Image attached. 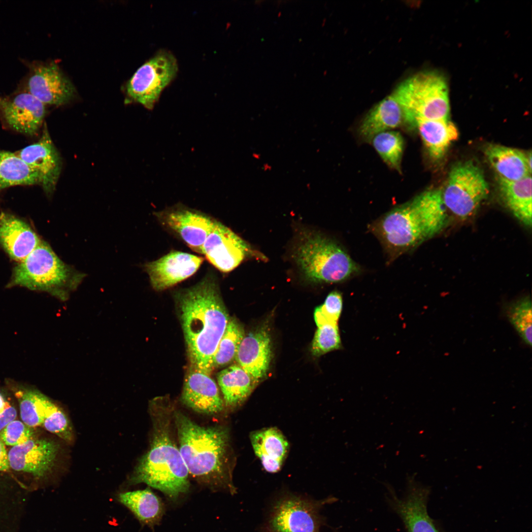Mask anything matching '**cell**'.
I'll use <instances>...</instances> for the list:
<instances>
[{"instance_id": "cell-1", "label": "cell", "mask_w": 532, "mask_h": 532, "mask_svg": "<svg viewBox=\"0 0 532 532\" xmlns=\"http://www.w3.org/2000/svg\"><path fill=\"white\" fill-rule=\"evenodd\" d=\"M175 296L190 367L209 375L217 346L230 320L218 285L207 276Z\"/></svg>"}, {"instance_id": "cell-2", "label": "cell", "mask_w": 532, "mask_h": 532, "mask_svg": "<svg viewBox=\"0 0 532 532\" xmlns=\"http://www.w3.org/2000/svg\"><path fill=\"white\" fill-rule=\"evenodd\" d=\"M153 433L150 450L141 458L131 479L144 483L171 498L189 488V471L171 433V406L157 400L151 405Z\"/></svg>"}, {"instance_id": "cell-3", "label": "cell", "mask_w": 532, "mask_h": 532, "mask_svg": "<svg viewBox=\"0 0 532 532\" xmlns=\"http://www.w3.org/2000/svg\"><path fill=\"white\" fill-rule=\"evenodd\" d=\"M173 417L179 449L189 473L210 486H230L227 430L200 426L179 411H175Z\"/></svg>"}, {"instance_id": "cell-4", "label": "cell", "mask_w": 532, "mask_h": 532, "mask_svg": "<svg viewBox=\"0 0 532 532\" xmlns=\"http://www.w3.org/2000/svg\"><path fill=\"white\" fill-rule=\"evenodd\" d=\"M293 256L303 278L311 283L342 282L360 269L335 241L309 231H302L298 236Z\"/></svg>"}, {"instance_id": "cell-5", "label": "cell", "mask_w": 532, "mask_h": 532, "mask_svg": "<svg viewBox=\"0 0 532 532\" xmlns=\"http://www.w3.org/2000/svg\"><path fill=\"white\" fill-rule=\"evenodd\" d=\"M85 275L63 262L45 241L39 245L14 269L8 287L20 286L44 291L66 300Z\"/></svg>"}, {"instance_id": "cell-6", "label": "cell", "mask_w": 532, "mask_h": 532, "mask_svg": "<svg viewBox=\"0 0 532 532\" xmlns=\"http://www.w3.org/2000/svg\"><path fill=\"white\" fill-rule=\"evenodd\" d=\"M393 96L401 106L405 123L414 128L419 120H448V86L445 78L433 71L419 72L402 82Z\"/></svg>"}, {"instance_id": "cell-7", "label": "cell", "mask_w": 532, "mask_h": 532, "mask_svg": "<svg viewBox=\"0 0 532 532\" xmlns=\"http://www.w3.org/2000/svg\"><path fill=\"white\" fill-rule=\"evenodd\" d=\"M369 229L391 260L409 252L427 239L409 201L379 218Z\"/></svg>"}, {"instance_id": "cell-8", "label": "cell", "mask_w": 532, "mask_h": 532, "mask_svg": "<svg viewBox=\"0 0 532 532\" xmlns=\"http://www.w3.org/2000/svg\"><path fill=\"white\" fill-rule=\"evenodd\" d=\"M489 189L480 167L471 161L459 163L452 168L444 189V203L449 210L461 219L476 211L488 196Z\"/></svg>"}, {"instance_id": "cell-9", "label": "cell", "mask_w": 532, "mask_h": 532, "mask_svg": "<svg viewBox=\"0 0 532 532\" xmlns=\"http://www.w3.org/2000/svg\"><path fill=\"white\" fill-rule=\"evenodd\" d=\"M177 69L174 56L168 51H159L134 73L127 84V94L135 101L151 109Z\"/></svg>"}, {"instance_id": "cell-10", "label": "cell", "mask_w": 532, "mask_h": 532, "mask_svg": "<svg viewBox=\"0 0 532 532\" xmlns=\"http://www.w3.org/2000/svg\"><path fill=\"white\" fill-rule=\"evenodd\" d=\"M202 254L223 272L231 271L248 258L263 261L266 259L232 230L216 220L203 244Z\"/></svg>"}, {"instance_id": "cell-11", "label": "cell", "mask_w": 532, "mask_h": 532, "mask_svg": "<svg viewBox=\"0 0 532 532\" xmlns=\"http://www.w3.org/2000/svg\"><path fill=\"white\" fill-rule=\"evenodd\" d=\"M21 91L27 92L45 105H60L69 101L75 89L54 63H32Z\"/></svg>"}, {"instance_id": "cell-12", "label": "cell", "mask_w": 532, "mask_h": 532, "mask_svg": "<svg viewBox=\"0 0 532 532\" xmlns=\"http://www.w3.org/2000/svg\"><path fill=\"white\" fill-rule=\"evenodd\" d=\"M155 214L162 225L176 233L190 248L202 254L203 244L215 219L180 204Z\"/></svg>"}, {"instance_id": "cell-13", "label": "cell", "mask_w": 532, "mask_h": 532, "mask_svg": "<svg viewBox=\"0 0 532 532\" xmlns=\"http://www.w3.org/2000/svg\"><path fill=\"white\" fill-rule=\"evenodd\" d=\"M45 105L29 93L21 90L9 96H0V116L11 129L33 136L43 123Z\"/></svg>"}, {"instance_id": "cell-14", "label": "cell", "mask_w": 532, "mask_h": 532, "mask_svg": "<svg viewBox=\"0 0 532 532\" xmlns=\"http://www.w3.org/2000/svg\"><path fill=\"white\" fill-rule=\"evenodd\" d=\"M391 504L402 519L408 532H440L428 514L430 490L419 484L414 476L407 477L406 496L398 498L389 487Z\"/></svg>"}, {"instance_id": "cell-15", "label": "cell", "mask_w": 532, "mask_h": 532, "mask_svg": "<svg viewBox=\"0 0 532 532\" xmlns=\"http://www.w3.org/2000/svg\"><path fill=\"white\" fill-rule=\"evenodd\" d=\"M204 258L180 251H172L147 263L144 268L154 289L160 291L172 287L193 275Z\"/></svg>"}, {"instance_id": "cell-16", "label": "cell", "mask_w": 532, "mask_h": 532, "mask_svg": "<svg viewBox=\"0 0 532 532\" xmlns=\"http://www.w3.org/2000/svg\"><path fill=\"white\" fill-rule=\"evenodd\" d=\"M272 358L270 331L263 325L244 335L235 359L237 365L259 383L266 377Z\"/></svg>"}, {"instance_id": "cell-17", "label": "cell", "mask_w": 532, "mask_h": 532, "mask_svg": "<svg viewBox=\"0 0 532 532\" xmlns=\"http://www.w3.org/2000/svg\"><path fill=\"white\" fill-rule=\"evenodd\" d=\"M16 154L40 176L41 186L47 195L56 188L62 167L60 155L54 146L46 124L39 139Z\"/></svg>"}, {"instance_id": "cell-18", "label": "cell", "mask_w": 532, "mask_h": 532, "mask_svg": "<svg viewBox=\"0 0 532 532\" xmlns=\"http://www.w3.org/2000/svg\"><path fill=\"white\" fill-rule=\"evenodd\" d=\"M58 451V445L53 441L33 438L9 450L10 468L42 477L54 466Z\"/></svg>"}, {"instance_id": "cell-19", "label": "cell", "mask_w": 532, "mask_h": 532, "mask_svg": "<svg viewBox=\"0 0 532 532\" xmlns=\"http://www.w3.org/2000/svg\"><path fill=\"white\" fill-rule=\"evenodd\" d=\"M181 400L194 411L208 415L219 413L224 407L214 380L209 375L191 367L185 379Z\"/></svg>"}, {"instance_id": "cell-20", "label": "cell", "mask_w": 532, "mask_h": 532, "mask_svg": "<svg viewBox=\"0 0 532 532\" xmlns=\"http://www.w3.org/2000/svg\"><path fill=\"white\" fill-rule=\"evenodd\" d=\"M318 524L314 508L296 497L280 501L271 520L274 532H317Z\"/></svg>"}, {"instance_id": "cell-21", "label": "cell", "mask_w": 532, "mask_h": 532, "mask_svg": "<svg viewBox=\"0 0 532 532\" xmlns=\"http://www.w3.org/2000/svg\"><path fill=\"white\" fill-rule=\"evenodd\" d=\"M41 241L25 222L10 213H0V243L12 259L22 261Z\"/></svg>"}, {"instance_id": "cell-22", "label": "cell", "mask_w": 532, "mask_h": 532, "mask_svg": "<svg viewBox=\"0 0 532 532\" xmlns=\"http://www.w3.org/2000/svg\"><path fill=\"white\" fill-rule=\"evenodd\" d=\"M250 439L255 454L264 468L270 473L279 471L289 447L283 433L276 428H267L253 432Z\"/></svg>"}, {"instance_id": "cell-23", "label": "cell", "mask_w": 532, "mask_h": 532, "mask_svg": "<svg viewBox=\"0 0 532 532\" xmlns=\"http://www.w3.org/2000/svg\"><path fill=\"white\" fill-rule=\"evenodd\" d=\"M409 201L427 239L437 234L445 228L448 216L442 198V189L426 191Z\"/></svg>"}, {"instance_id": "cell-24", "label": "cell", "mask_w": 532, "mask_h": 532, "mask_svg": "<svg viewBox=\"0 0 532 532\" xmlns=\"http://www.w3.org/2000/svg\"><path fill=\"white\" fill-rule=\"evenodd\" d=\"M490 164L498 177L508 181H517L531 175L532 154L499 145H490L485 149Z\"/></svg>"}, {"instance_id": "cell-25", "label": "cell", "mask_w": 532, "mask_h": 532, "mask_svg": "<svg viewBox=\"0 0 532 532\" xmlns=\"http://www.w3.org/2000/svg\"><path fill=\"white\" fill-rule=\"evenodd\" d=\"M405 123L403 110L393 95L377 104L361 122L360 135L371 140L376 135L397 128Z\"/></svg>"}, {"instance_id": "cell-26", "label": "cell", "mask_w": 532, "mask_h": 532, "mask_svg": "<svg viewBox=\"0 0 532 532\" xmlns=\"http://www.w3.org/2000/svg\"><path fill=\"white\" fill-rule=\"evenodd\" d=\"M500 197L507 208L521 223L532 226V177L528 175L517 181L498 178Z\"/></svg>"}, {"instance_id": "cell-27", "label": "cell", "mask_w": 532, "mask_h": 532, "mask_svg": "<svg viewBox=\"0 0 532 532\" xmlns=\"http://www.w3.org/2000/svg\"><path fill=\"white\" fill-rule=\"evenodd\" d=\"M217 380L226 406L232 409L242 404L259 383L238 365L219 372Z\"/></svg>"}, {"instance_id": "cell-28", "label": "cell", "mask_w": 532, "mask_h": 532, "mask_svg": "<svg viewBox=\"0 0 532 532\" xmlns=\"http://www.w3.org/2000/svg\"><path fill=\"white\" fill-rule=\"evenodd\" d=\"M417 128L430 157L439 160L445 155L452 142L459 135L455 125L448 120H419L416 121Z\"/></svg>"}, {"instance_id": "cell-29", "label": "cell", "mask_w": 532, "mask_h": 532, "mask_svg": "<svg viewBox=\"0 0 532 532\" xmlns=\"http://www.w3.org/2000/svg\"><path fill=\"white\" fill-rule=\"evenodd\" d=\"M38 173L16 153L0 151V190L17 185H41Z\"/></svg>"}, {"instance_id": "cell-30", "label": "cell", "mask_w": 532, "mask_h": 532, "mask_svg": "<svg viewBox=\"0 0 532 532\" xmlns=\"http://www.w3.org/2000/svg\"><path fill=\"white\" fill-rule=\"evenodd\" d=\"M118 500L146 525L157 524L162 518L163 507L161 501L149 488L121 493Z\"/></svg>"}, {"instance_id": "cell-31", "label": "cell", "mask_w": 532, "mask_h": 532, "mask_svg": "<svg viewBox=\"0 0 532 532\" xmlns=\"http://www.w3.org/2000/svg\"><path fill=\"white\" fill-rule=\"evenodd\" d=\"M9 382L19 401L20 416L23 423L32 428L42 425L46 396L35 389L16 384L12 381Z\"/></svg>"}, {"instance_id": "cell-32", "label": "cell", "mask_w": 532, "mask_h": 532, "mask_svg": "<svg viewBox=\"0 0 532 532\" xmlns=\"http://www.w3.org/2000/svg\"><path fill=\"white\" fill-rule=\"evenodd\" d=\"M372 145L384 162L391 168L400 171L404 140L398 132L388 131L375 135Z\"/></svg>"}, {"instance_id": "cell-33", "label": "cell", "mask_w": 532, "mask_h": 532, "mask_svg": "<svg viewBox=\"0 0 532 532\" xmlns=\"http://www.w3.org/2000/svg\"><path fill=\"white\" fill-rule=\"evenodd\" d=\"M244 335L240 324L235 319H230L214 356V368L227 365L235 359Z\"/></svg>"}, {"instance_id": "cell-34", "label": "cell", "mask_w": 532, "mask_h": 532, "mask_svg": "<svg viewBox=\"0 0 532 532\" xmlns=\"http://www.w3.org/2000/svg\"><path fill=\"white\" fill-rule=\"evenodd\" d=\"M505 316L524 342L532 346V302L528 297L508 305L504 310Z\"/></svg>"}, {"instance_id": "cell-35", "label": "cell", "mask_w": 532, "mask_h": 532, "mask_svg": "<svg viewBox=\"0 0 532 532\" xmlns=\"http://www.w3.org/2000/svg\"><path fill=\"white\" fill-rule=\"evenodd\" d=\"M42 425L47 431L57 434L66 442L72 441V429L66 416L47 397Z\"/></svg>"}, {"instance_id": "cell-36", "label": "cell", "mask_w": 532, "mask_h": 532, "mask_svg": "<svg viewBox=\"0 0 532 532\" xmlns=\"http://www.w3.org/2000/svg\"><path fill=\"white\" fill-rule=\"evenodd\" d=\"M311 345V352L319 357L341 348V342L336 322H328L317 326Z\"/></svg>"}, {"instance_id": "cell-37", "label": "cell", "mask_w": 532, "mask_h": 532, "mask_svg": "<svg viewBox=\"0 0 532 532\" xmlns=\"http://www.w3.org/2000/svg\"><path fill=\"white\" fill-rule=\"evenodd\" d=\"M0 438L4 445L13 447L33 438V432L32 427L15 420L0 431Z\"/></svg>"}, {"instance_id": "cell-38", "label": "cell", "mask_w": 532, "mask_h": 532, "mask_svg": "<svg viewBox=\"0 0 532 532\" xmlns=\"http://www.w3.org/2000/svg\"><path fill=\"white\" fill-rule=\"evenodd\" d=\"M342 304L341 294L334 291L327 296L324 303L318 307L328 319L337 322L342 311Z\"/></svg>"}, {"instance_id": "cell-39", "label": "cell", "mask_w": 532, "mask_h": 532, "mask_svg": "<svg viewBox=\"0 0 532 532\" xmlns=\"http://www.w3.org/2000/svg\"><path fill=\"white\" fill-rule=\"evenodd\" d=\"M17 412L14 407L10 404L5 412L0 415V431L9 423L15 420Z\"/></svg>"}, {"instance_id": "cell-40", "label": "cell", "mask_w": 532, "mask_h": 532, "mask_svg": "<svg viewBox=\"0 0 532 532\" xmlns=\"http://www.w3.org/2000/svg\"><path fill=\"white\" fill-rule=\"evenodd\" d=\"M9 468L8 453L4 444L0 438V471H8Z\"/></svg>"}, {"instance_id": "cell-41", "label": "cell", "mask_w": 532, "mask_h": 532, "mask_svg": "<svg viewBox=\"0 0 532 532\" xmlns=\"http://www.w3.org/2000/svg\"><path fill=\"white\" fill-rule=\"evenodd\" d=\"M4 395L0 392V415L2 414L10 405Z\"/></svg>"}]
</instances>
